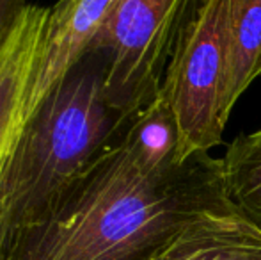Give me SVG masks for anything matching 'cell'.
<instances>
[{
	"label": "cell",
	"instance_id": "6da1fadb",
	"mask_svg": "<svg viewBox=\"0 0 261 260\" xmlns=\"http://www.w3.org/2000/svg\"><path fill=\"white\" fill-rule=\"evenodd\" d=\"M229 210L222 159L196 153L156 177L121 137L11 237L0 260H149L192 219Z\"/></svg>",
	"mask_w": 261,
	"mask_h": 260
},
{
	"label": "cell",
	"instance_id": "7a4b0ae2",
	"mask_svg": "<svg viewBox=\"0 0 261 260\" xmlns=\"http://www.w3.org/2000/svg\"><path fill=\"white\" fill-rule=\"evenodd\" d=\"M103 63L82 61L43 102L11 145L0 166V253L93 160L123 137L130 120L114 112L101 93Z\"/></svg>",
	"mask_w": 261,
	"mask_h": 260
},
{
	"label": "cell",
	"instance_id": "3957f363",
	"mask_svg": "<svg viewBox=\"0 0 261 260\" xmlns=\"http://www.w3.org/2000/svg\"><path fill=\"white\" fill-rule=\"evenodd\" d=\"M187 0H116L94 38L105 104L132 120L155 104L174 50Z\"/></svg>",
	"mask_w": 261,
	"mask_h": 260
},
{
	"label": "cell",
	"instance_id": "277c9868",
	"mask_svg": "<svg viewBox=\"0 0 261 260\" xmlns=\"http://www.w3.org/2000/svg\"><path fill=\"white\" fill-rule=\"evenodd\" d=\"M224 7L226 0H187L162 84L179 135V159L222 143Z\"/></svg>",
	"mask_w": 261,
	"mask_h": 260
},
{
	"label": "cell",
	"instance_id": "5b68a950",
	"mask_svg": "<svg viewBox=\"0 0 261 260\" xmlns=\"http://www.w3.org/2000/svg\"><path fill=\"white\" fill-rule=\"evenodd\" d=\"M116 0H64L52 6L48 29L21 111L20 130L87 56ZM20 134V132H18Z\"/></svg>",
	"mask_w": 261,
	"mask_h": 260
},
{
	"label": "cell",
	"instance_id": "8992f818",
	"mask_svg": "<svg viewBox=\"0 0 261 260\" xmlns=\"http://www.w3.org/2000/svg\"><path fill=\"white\" fill-rule=\"evenodd\" d=\"M52 7L27 4L0 50V166L20 132L25 94L38 64Z\"/></svg>",
	"mask_w": 261,
	"mask_h": 260
},
{
	"label": "cell",
	"instance_id": "52a82bcc",
	"mask_svg": "<svg viewBox=\"0 0 261 260\" xmlns=\"http://www.w3.org/2000/svg\"><path fill=\"white\" fill-rule=\"evenodd\" d=\"M149 260H261V230L237 210L206 212Z\"/></svg>",
	"mask_w": 261,
	"mask_h": 260
},
{
	"label": "cell",
	"instance_id": "ba28073f",
	"mask_svg": "<svg viewBox=\"0 0 261 260\" xmlns=\"http://www.w3.org/2000/svg\"><path fill=\"white\" fill-rule=\"evenodd\" d=\"M222 116L261 75V0H226L224 7Z\"/></svg>",
	"mask_w": 261,
	"mask_h": 260
},
{
	"label": "cell",
	"instance_id": "9c48e42d",
	"mask_svg": "<svg viewBox=\"0 0 261 260\" xmlns=\"http://www.w3.org/2000/svg\"><path fill=\"white\" fill-rule=\"evenodd\" d=\"M123 143L135 164L148 175H167L183 164L178 129L162 94L155 104L130 120Z\"/></svg>",
	"mask_w": 261,
	"mask_h": 260
},
{
	"label": "cell",
	"instance_id": "30bf717a",
	"mask_svg": "<svg viewBox=\"0 0 261 260\" xmlns=\"http://www.w3.org/2000/svg\"><path fill=\"white\" fill-rule=\"evenodd\" d=\"M222 162L233 207L261 230V129L238 134L226 148Z\"/></svg>",
	"mask_w": 261,
	"mask_h": 260
},
{
	"label": "cell",
	"instance_id": "8fae6325",
	"mask_svg": "<svg viewBox=\"0 0 261 260\" xmlns=\"http://www.w3.org/2000/svg\"><path fill=\"white\" fill-rule=\"evenodd\" d=\"M25 7H27V4L23 2H4V0H0V50L7 43L9 36L13 34Z\"/></svg>",
	"mask_w": 261,
	"mask_h": 260
}]
</instances>
